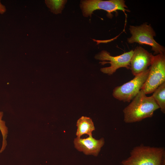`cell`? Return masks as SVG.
I'll use <instances>...</instances> for the list:
<instances>
[{
  "label": "cell",
  "mask_w": 165,
  "mask_h": 165,
  "mask_svg": "<svg viewBox=\"0 0 165 165\" xmlns=\"http://www.w3.org/2000/svg\"><path fill=\"white\" fill-rule=\"evenodd\" d=\"M3 112H0V130L2 137V146L0 150V154L5 149L7 145L6 139L8 134V128L6 125L5 122L2 120Z\"/></svg>",
  "instance_id": "4fadbf2b"
},
{
  "label": "cell",
  "mask_w": 165,
  "mask_h": 165,
  "mask_svg": "<svg viewBox=\"0 0 165 165\" xmlns=\"http://www.w3.org/2000/svg\"><path fill=\"white\" fill-rule=\"evenodd\" d=\"M152 97L158 105L161 112L165 113V82L160 85L153 92Z\"/></svg>",
  "instance_id": "8fae6325"
},
{
  "label": "cell",
  "mask_w": 165,
  "mask_h": 165,
  "mask_svg": "<svg viewBox=\"0 0 165 165\" xmlns=\"http://www.w3.org/2000/svg\"><path fill=\"white\" fill-rule=\"evenodd\" d=\"M149 69L148 76L141 89L146 94L153 93L165 82V53L154 55Z\"/></svg>",
  "instance_id": "277c9868"
},
{
  "label": "cell",
  "mask_w": 165,
  "mask_h": 165,
  "mask_svg": "<svg viewBox=\"0 0 165 165\" xmlns=\"http://www.w3.org/2000/svg\"><path fill=\"white\" fill-rule=\"evenodd\" d=\"M6 7L2 4L0 0V13L4 14L6 11Z\"/></svg>",
  "instance_id": "5bb4252c"
},
{
  "label": "cell",
  "mask_w": 165,
  "mask_h": 165,
  "mask_svg": "<svg viewBox=\"0 0 165 165\" xmlns=\"http://www.w3.org/2000/svg\"><path fill=\"white\" fill-rule=\"evenodd\" d=\"M129 29L131 36L127 39L128 43L135 42L150 46L154 55L165 53L164 47L154 40L156 34L150 24L145 23L140 26L130 25Z\"/></svg>",
  "instance_id": "3957f363"
},
{
  "label": "cell",
  "mask_w": 165,
  "mask_h": 165,
  "mask_svg": "<svg viewBox=\"0 0 165 165\" xmlns=\"http://www.w3.org/2000/svg\"><path fill=\"white\" fill-rule=\"evenodd\" d=\"M66 2L65 0H46L45 3L51 11L55 14L61 13Z\"/></svg>",
  "instance_id": "7c38bea8"
},
{
  "label": "cell",
  "mask_w": 165,
  "mask_h": 165,
  "mask_svg": "<svg viewBox=\"0 0 165 165\" xmlns=\"http://www.w3.org/2000/svg\"><path fill=\"white\" fill-rule=\"evenodd\" d=\"M123 0H88L81 2V8L83 15L86 17L91 16L93 12L96 9H102L107 12V16L111 18L113 16L112 13L120 10L125 12H130Z\"/></svg>",
  "instance_id": "8992f818"
},
{
  "label": "cell",
  "mask_w": 165,
  "mask_h": 165,
  "mask_svg": "<svg viewBox=\"0 0 165 165\" xmlns=\"http://www.w3.org/2000/svg\"><path fill=\"white\" fill-rule=\"evenodd\" d=\"M133 53V50H131L119 56H113L108 51L102 50L96 55L95 58L100 61H109L100 62L102 65L108 63L111 65L110 67L101 68L100 70L104 73L111 75L120 68H125L127 69H130V60Z\"/></svg>",
  "instance_id": "52a82bcc"
},
{
  "label": "cell",
  "mask_w": 165,
  "mask_h": 165,
  "mask_svg": "<svg viewBox=\"0 0 165 165\" xmlns=\"http://www.w3.org/2000/svg\"><path fill=\"white\" fill-rule=\"evenodd\" d=\"M159 107L152 97H147L141 89L132 101L123 110L124 121L126 123L140 122L152 117Z\"/></svg>",
  "instance_id": "6da1fadb"
},
{
  "label": "cell",
  "mask_w": 165,
  "mask_h": 165,
  "mask_svg": "<svg viewBox=\"0 0 165 165\" xmlns=\"http://www.w3.org/2000/svg\"><path fill=\"white\" fill-rule=\"evenodd\" d=\"M154 55L140 46H137L133 50L130 64L131 73L135 76L143 72L149 68Z\"/></svg>",
  "instance_id": "ba28073f"
},
{
  "label": "cell",
  "mask_w": 165,
  "mask_h": 165,
  "mask_svg": "<svg viewBox=\"0 0 165 165\" xmlns=\"http://www.w3.org/2000/svg\"><path fill=\"white\" fill-rule=\"evenodd\" d=\"M149 68L135 76L130 81L115 87L112 95L116 99L124 102H130L138 94L145 82L148 76Z\"/></svg>",
  "instance_id": "5b68a950"
},
{
  "label": "cell",
  "mask_w": 165,
  "mask_h": 165,
  "mask_svg": "<svg viewBox=\"0 0 165 165\" xmlns=\"http://www.w3.org/2000/svg\"><path fill=\"white\" fill-rule=\"evenodd\" d=\"M74 143L75 148L79 151L86 155L97 156L104 144L105 140L103 138L97 140L91 135L85 138L77 137L74 139Z\"/></svg>",
  "instance_id": "9c48e42d"
},
{
  "label": "cell",
  "mask_w": 165,
  "mask_h": 165,
  "mask_svg": "<svg viewBox=\"0 0 165 165\" xmlns=\"http://www.w3.org/2000/svg\"><path fill=\"white\" fill-rule=\"evenodd\" d=\"M77 127L76 135L78 137H80L84 134L89 136L92 135V132L95 130V127L92 119L86 116H82L77 121Z\"/></svg>",
  "instance_id": "30bf717a"
},
{
  "label": "cell",
  "mask_w": 165,
  "mask_h": 165,
  "mask_svg": "<svg viewBox=\"0 0 165 165\" xmlns=\"http://www.w3.org/2000/svg\"><path fill=\"white\" fill-rule=\"evenodd\" d=\"M122 165H165L164 147L141 145L134 147L130 156L123 160Z\"/></svg>",
  "instance_id": "7a4b0ae2"
}]
</instances>
